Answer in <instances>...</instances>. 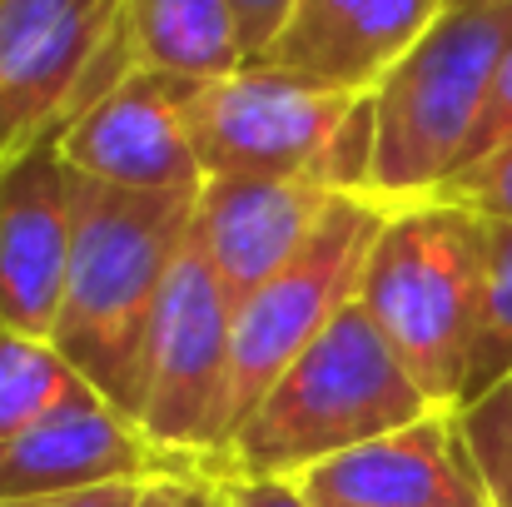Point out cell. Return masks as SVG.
Wrapping results in <instances>:
<instances>
[{"instance_id": "cell-1", "label": "cell", "mask_w": 512, "mask_h": 507, "mask_svg": "<svg viewBox=\"0 0 512 507\" xmlns=\"http://www.w3.org/2000/svg\"><path fill=\"white\" fill-rule=\"evenodd\" d=\"M194 234V194L115 189L75 174V249L55 348L75 373L135 418L155 309Z\"/></svg>"}, {"instance_id": "cell-2", "label": "cell", "mask_w": 512, "mask_h": 507, "mask_svg": "<svg viewBox=\"0 0 512 507\" xmlns=\"http://www.w3.org/2000/svg\"><path fill=\"white\" fill-rule=\"evenodd\" d=\"M438 413L418 378L353 299L259 398L229 443L224 473L304 478L309 468Z\"/></svg>"}, {"instance_id": "cell-3", "label": "cell", "mask_w": 512, "mask_h": 507, "mask_svg": "<svg viewBox=\"0 0 512 507\" xmlns=\"http://www.w3.org/2000/svg\"><path fill=\"white\" fill-rule=\"evenodd\" d=\"M512 50V0L453 5L368 95V184L378 204L433 199L468 165L498 70Z\"/></svg>"}, {"instance_id": "cell-4", "label": "cell", "mask_w": 512, "mask_h": 507, "mask_svg": "<svg viewBox=\"0 0 512 507\" xmlns=\"http://www.w3.org/2000/svg\"><path fill=\"white\" fill-rule=\"evenodd\" d=\"M358 304L438 408H463L483 304V214L433 194L388 204Z\"/></svg>"}, {"instance_id": "cell-5", "label": "cell", "mask_w": 512, "mask_h": 507, "mask_svg": "<svg viewBox=\"0 0 512 507\" xmlns=\"http://www.w3.org/2000/svg\"><path fill=\"white\" fill-rule=\"evenodd\" d=\"M184 125L204 179H319L348 194L368 184V95L319 85L279 65L179 85Z\"/></svg>"}, {"instance_id": "cell-6", "label": "cell", "mask_w": 512, "mask_h": 507, "mask_svg": "<svg viewBox=\"0 0 512 507\" xmlns=\"http://www.w3.org/2000/svg\"><path fill=\"white\" fill-rule=\"evenodd\" d=\"M229 393H234V304L189 234L150 324L135 423L170 463L224 473Z\"/></svg>"}, {"instance_id": "cell-7", "label": "cell", "mask_w": 512, "mask_h": 507, "mask_svg": "<svg viewBox=\"0 0 512 507\" xmlns=\"http://www.w3.org/2000/svg\"><path fill=\"white\" fill-rule=\"evenodd\" d=\"M125 0H0V169L135 70Z\"/></svg>"}, {"instance_id": "cell-8", "label": "cell", "mask_w": 512, "mask_h": 507, "mask_svg": "<svg viewBox=\"0 0 512 507\" xmlns=\"http://www.w3.org/2000/svg\"><path fill=\"white\" fill-rule=\"evenodd\" d=\"M388 204L368 194H339L319 234L294 264H284L259 294L234 309V393H229V443L279 373L324 334L358 299L368 249L383 229Z\"/></svg>"}, {"instance_id": "cell-9", "label": "cell", "mask_w": 512, "mask_h": 507, "mask_svg": "<svg viewBox=\"0 0 512 507\" xmlns=\"http://www.w3.org/2000/svg\"><path fill=\"white\" fill-rule=\"evenodd\" d=\"M145 428L100 388H75L40 423L0 443V498H60L174 473Z\"/></svg>"}, {"instance_id": "cell-10", "label": "cell", "mask_w": 512, "mask_h": 507, "mask_svg": "<svg viewBox=\"0 0 512 507\" xmlns=\"http://www.w3.org/2000/svg\"><path fill=\"white\" fill-rule=\"evenodd\" d=\"M75 249V169L45 135L0 169V324L55 334Z\"/></svg>"}, {"instance_id": "cell-11", "label": "cell", "mask_w": 512, "mask_h": 507, "mask_svg": "<svg viewBox=\"0 0 512 507\" xmlns=\"http://www.w3.org/2000/svg\"><path fill=\"white\" fill-rule=\"evenodd\" d=\"M339 194L348 189L319 179H259V174L204 179V189L194 194V244L209 259L234 309L304 254V244L319 234Z\"/></svg>"}, {"instance_id": "cell-12", "label": "cell", "mask_w": 512, "mask_h": 507, "mask_svg": "<svg viewBox=\"0 0 512 507\" xmlns=\"http://www.w3.org/2000/svg\"><path fill=\"white\" fill-rule=\"evenodd\" d=\"M289 483L314 507H498L453 408L348 448Z\"/></svg>"}, {"instance_id": "cell-13", "label": "cell", "mask_w": 512, "mask_h": 507, "mask_svg": "<svg viewBox=\"0 0 512 507\" xmlns=\"http://www.w3.org/2000/svg\"><path fill=\"white\" fill-rule=\"evenodd\" d=\"M65 165L85 179L115 189H160V194H199L204 165L194 155L179 85L130 70L105 95H95L60 130Z\"/></svg>"}, {"instance_id": "cell-14", "label": "cell", "mask_w": 512, "mask_h": 507, "mask_svg": "<svg viewBox=\"0 0 512 507\" xmlns=\"http://www.w3.org/2000/svg\"><path fill=\"white\" fill-rule=\"evenodd\" d=\"M453 10V0H299L259 65L373 95V85Z\"/></svg>"}, {"instance_id": "cell-15", "label": "cell", "mask_w": 512, "mask_h": 507, "mask_svg": "<svg viewBox=\"0 0 512 507\" xmlns=\"http://www.w3.org/2000/svg\"><path fill=\"white\" fill-rule=\"evenodd\" d=\"M125 45L135 70L174 85L224 80L249 65L229 0H125Z\"/></svg>"}, {"instance_id": "cell-16", "label": "cell", "mask_w": 512, "mask_h": 507, "mask_svg": "<svg viewBox=\"0 0 512 507\" xmlns=\"http://www.w3.org/2000/svg\"><path fill=\"white\" fill-rule=\"evenodd\" d=\"M75 388H85V378L55 348V338L0 324V443L40 423Z\"/></svg>"}, {"instance_id": "cell-17", "label": "cell", "mask_w": 512, "mask_h": 507, "mask_svg": "<svg viewBox=\"0 0 512 507\" xmlns=\"http://www.w3.org/2000/svg\"><path fill=\"white\" fill-rule=\"evenodd\" d=\"M503 378H512V224L483 219V304H478L463 408L488 398Z\"/></svg>"}, {"instance_id": "cell-18", "label": "cell", "mask_w": 512, "mask_h": 507, "mask_svg": "<svg viewBox=\"0 0 512 507\" xmlns=\"http://www.w3.org/2000/svg\"><path fill=\"white\" fill-rule=\"evenodd\" d=\"M463 438L478 458V473L488 478V488H508L512 483V378H503L488 398L468 403L458 413Z\"/></svg>"}, {"instance_id": "cell-19", "label": "cell", "mask_w": 512, "mask_h": 507, "mask_svg": "<svg viewBox=\"0 0 512 507\" xmlns=\"http://www.w3.org/2000/svg\"><path fill=\"white\" fill-rule=\"evenodd\" d=\"M438 194L473 209V214H483V219H508L512 224V140L493 145L473 165H463Z\"/></svg>"}, {"instance_id": "cell-20", "label": "cell", "mask_w": 512, "mask_h": 507, "mask_svg": "<svg viewBox=\"0 0 512 507\" xmlns=\"http://www.w3.org/2000/svg\"><path fill=\"white\" fill-rule=\"evenodd\" d=\"M135 507H234L229 503V483L214 468H174L160 473L140 488Z\"/></svg>"}, {"instance_id": "cell-21", "label": "cell", "mask_w": 512, "mask_h": 507, "mask_svg": "<svg viewBox=\"0 0 512 507\" xmlns=\"http://www.w3.org/2000/svg\"><path fill=\"white\" fill-rule=\"evenodd\" d=\"M229 5H234V15H239L249 65H259V60L274 50V40L284 35V25H289V15H294L299 0H229Z\"/></svg>"}, {"instance_id": "cell-22", "label": "cell", "mask_w": 512, "mask_h": 507, "mask_svg": "<svg viewBox=\"0 0 512 507\" xmlns=\"http://www.w3.org/2000/svg\"><path fill=\"white\" fill-rule=\"evenodd\" d=\"M229 483V503L234 507H314L299 483L289 478H244V473H224Z\"/></svg>"}, {"instance_id": "cell-23", "label": "cell", "mask_w": 512, "mask_h": 507, "mask_svg": "<svg viewBox=\"0 0 512 507\" xmlns=\"http://www.w3.org/2000/svg\"><path fill=\"white\" fill-rule=\"evenodd\" d=\"M503 140H512V50H508V60H503V70H498V85H493V100L483 110V125H478V140H473L468 165L478 155H488L493 145H503Z\"/></svg>"}, {"instance_id": "cell-24", "label": "cell", "mask_w": 512, "mask_h": 507, "mask_svg": "<svg viewBox=\"0 0 512 507\" xmlns=\"http://www.w3.org/2000/svg\"><path fill=\"white\" fill-rule=\"evenodd\" d=\"M145 483L120 488H90V493H60V498H0V507H135Z\"/></svg>"}, {"instance_id": "cell-25", "label": "cell", "mask_w": 512, "mask_h": 507, "mask_svg": "<svg viewBox=\"0 0 512 507\" xmlns=\"http://www.w3.org/2000/svg\"><path fill=\"white\" fill-rule=\"evenodd\" d=\"M493 498H498V507H512V483H508V488H498Z\"/></svg>"}, {"instance_id": "cell-26", "label": "cell", "mask_w": 512, "mask_h": 507, "mask_svg": "<svg viewBox=\"0 0 512 507\" xmlns=\"http://www.w3.org/2000/svg\"><path fill=\"white\" fill-rule=\"evenodd\" d=\"M453 5H488V0H453Z\"/></svg>"}]
</instances>
